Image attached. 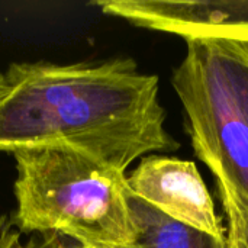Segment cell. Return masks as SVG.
I'll return each mask as SVG.
<instances>
[{
    "instance_id": "obj_5",
    "label": "cell",
    "mask_w": 248,
    "mask_h": 248,
    "mask_svg": "<svg viewBox=\"0 0 248 248\" xmlns=\"http://www.w3.org/2000/svg\"><path fill=\"white\" fill-rule=\"evenodd\" d=\"M132 195L169 218L195 230L225 238L227 228L195 163L150 154L126 176Z\"/></svg>"
},
{
    "instance_id": "obj_6",
    "label": "cell",
    "mask_w": 248,
    "mask_h": 248,
    "mask_svg": "<svg viewBox=\"0 0 248 248\" xmlns=\"http://www.w3.org/2000/svg\"><path fill=\"white\" fill-rule=\"evenodd\" d=\"M132 241L126 248H225V238H217L169 218L129 190Z\"/></svg>"
},
{
    "instance_id": "obj_9",
    "label": "cell",
    "mask_w": 248,
    "mask_h": 248,
    "mask_svg": "<svg viewBox=\"0 0 248 248\" xmlns=\"http://www.w3.org/2000/svg\"><path fill=\"white\" fill-rule=\"evenodd\" d=\"M20 231L13 218L0 215V248H13L20 241Z\"/></svg>"
},
{
    "instance_id": "obj_4",
    "label": "cell",
    "mask_w": 248,
    "mask_h": 248,
    "mask_svg": "<svg viewBox=\"0 0 248 248\" xmlns=\"http://www.w3.org/2000/svg\"><path fill=\"white\" fill-rule=\"evenodd\" d=\"M102 13L183 39L248 44V0H99Z\"/></svg>"
},
{
    "instance_id": "obj_1",
    "label": "cell",
    "mask_w": 248,
    "mask_h": 248,
    "mask_svg": "<svg viewBox=\"0 0 248 248\" xmlns=\"http://www.w3.org/2000/svg\"><path fill=\"white\" fill-rule=\"evenodd\" d=\"M68 147L122 173L180 145L166 129L158 77L131 58L13 62L0 71V153Z\"/></svg>"
},
{
    "instance_id": "obj_10",
    "label": "cell",
    "mask_w": 248,
    "mask_h": 248,
    "mask_svg": "<svg viewBox=\"0 0 248 248\" xmlns=\"http://www.w3.org/2000/svg\"><path fill=\"white\" fill-rule=\"evenodd\" d=\"M13 248H45V247H32V246H22V243L19 241V243H17V244H16V246H15ZM51 248H64V247H51ZM78 248H80V247H78Z\"/></svg>"
},
{
    "instance_id": "obj_8",
    "label": "cell",
    "mask_w": 248,
    "mask_h": 248,
    "mask_svg": "<svg viewBox=\"0 0 248 248\" xmlns=\"http://www.w3.org/2000/svg\"><path fill=\"white\" fill-rule=\"evenodd\" d=\"M217 189L227 217L225 248H248V202L225 183L217 182Z\"/></svg>"
},
{
    "instance_id": "obj_7",
    "label": "cell",
    "mask_w": 248,
    "mask_h": 248,
    "mask_svg": "<svg viewBox=\"0 0 248 248\" xmlns=\"http://www.w3.org/2000/svg\"><path fill=\"white\" fill-rule=\"evenodd\" d=\"M235 105L248 126V44L214 39Z\"/></svg>"
},
{
    "instance_id": "obj_2",
    "label": "cell",
    "mask_w": 248,
    "mask_h": 248,
    "mask_svg": "<svg viewBox=\"0 0 248 248\" xmlns=\"http://www.w3.org/2000/svg\"><path fill=\"white\" fill-rule=\"evenodd\" d=\"M13 221L20 232H54L80 247L126 248L132 217L126 174L68 147L19 150Z\"/></svg>"
},
{
    "instance_id": "obj_3",
    "label": "cell",
    "mask_w": 248,
    "mask_h": 248,
    "mask_svg": "<svg viewBox=\"0 0 248 248\" xmlns=\"http://www.w3.org/2000/svg\"><path fill=\"white\" fill-rule=\"evenodd\" d=\"M186 44L171 83L186 112L195 154L217 182L248 202V126L222 71L215 41L195 38Z\"/></svg>"
},
{
    "instance_id": "obj_11",
    "label": "cell",
    "mask_w": 248,
    "mask_h": 248,
    "mask_svg": "<svg viewBox=\"0 0 248 248\" xmlns=\"http://www.w3.org/2000/svg\"><path fill=\"white\" fill-rule=\"evenodd\" d=\"M80 248H89V247H80Z\"/></svg>"
}]
</instances>
